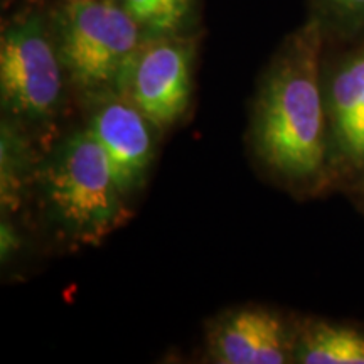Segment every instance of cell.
<instances>
[{
	"instance_id": "obj_10",
	"label": "cell",
	"mask_w": 364,
	"mask_h": 364,
	"mask_svg": "<svg viewBox=\"0 0 364 364\" xmlns=\"http://www.w3.org/2000/svg\"><path fill=\"white\" fill-rule=\"evenodd\" d=\"M122 4L154 38L174 36L193 7V0H122Z\"/></svg>"
},
{
	"instance_id": "obj_6",
	"label": "cell",
	"mask_w": 364,
	"mask_h": 364,
	"mask_svg": "<svg viewBox=\"0 0 364 364\" xmlns=\"http://www.w3.org/2000/svg\"><path fill=\"white\" fill-rule=\"evenodd\" d=\"M150 120L129 98L112 91L95 112L90 130L110 161L122 193H129L142 179L152 159Z\"/></svg>"
},
{
	"instance_id": "obj_8",
	"label": "cell",
	"mask_w": 364,
	"mask_h": 364,
	"mask_svg": "<svg viewBox=\"0 0 364 364\" xmlns=\"http://www.w3.org/2000/svg\"><path fill=\"white\" fill-rule=\"evenodd\" d=\"M326 98L332 140L339 156L364 117V44L341 59Z\"/></svg>"
},
{
	"instance_id": "obj_1",
	"label": "cell",
	"mask_w": 364,
	"mask_h": 364,
	"mask_svg": "<svg viewBox=\"0 0 364 364\" xmlns=\"http://www.w3.org/2000/svg\"><path fill=\"white\" fill-rule=\"evenodd\" d=\"M326 27L312 17L282 46L257 110L262 156L290 179H312L326 162L327 108L321 88Z\"/></svg>"
},
{
	"instance_id": "obj_7",
	"label": "cell",
	"mask_w": 364,
	"mask_h": 364,
	"mask_svg": "<svg viewBox=\"0 0 364 364\" xmlns=\"http://www.w3.org/2000/svg\"><path fill=\"white\" fill-rule=\"evenodd\" d=\"M211 354L223 364H282L290 356L280 318L267 311H241L225 318L211 336Z\"/></svg>"
},
{
	"instance_id": "obj_5",
	"label": "cell",
	"mask_w": 364,
	"mask_h": 364,
	"mask_svg": "<svg viewBox=\"0 0 364 364\" xmlns=\"http://www.w3.org/2000/svg\"><path fill=\"white\" fill-rule=\"evenodd\" d=\"M194 46L172 36L144 43L132 63L120 95L156 127H171L188 110L193 91Z\"/></svg>"
},
{
	"instance_id": "obj_3",
	"label": "cell",
	"mask_w": 364,
	"mask_h": 364,
	"mask_svg": "<svg viewBox=\"0 0 364 364\" xmlns=\"http://www.w3.org/2000/svg\"><path fill=\"white\" fill-rule=\"evenodd\" d=\"M49 201L86 240L102 238L127 218L107 154L91 134L71 135L44 171Z\"/></svg>"
},
{
	"instance_id": "obj_2",
	"label": "cell",
	"mask_w": 364,
	"mask_h": 364,
	"mask_svg": "<svg viewBox=\"0 0 364 364\" xmlns=\"http://www.w3.org/2000/svg\"><path fill=\"white\" fill-rule=\"evenodd\" d=\"M124 4L70 0L56 16V48L71 83L88 93H120L144 41Z\"/></svg>"
},
{
	"instance_id": "obj_9",
	"label": "cell",
	"mask_w": 364,
	"mask_h": 364,
	"mask_svg": "<svg viewBox=\"0 0 364 364\" xmlns=\"http://www.w3.org/2000/svg\"><path fill=\"white\" fill-rule=\"evenodd\" d=\"M295 356L304 364H364V332L317 322L302 334Z\"/></svg>"
},
{
	"instance_id": "obj_11",
	"label": "cell",
	"mask_w": 364,
	"mask_h": 364,
	"mask_svg": "<svg viewBox=\"0 0 364 364\" xmlns=\"http://www.w3.org/2000/svg\"><path fill=\"white\" fill-rule=\"evenodd\" d=\"M327 17L344 33L364 29V0H318Z\"/></svg>"
},
{
	"instance_id": "obj_12",
	"label": "cell",
	"mask_w": 364,
	"mask_h": 364,
	"mask_svg": "<svg viewBox=\"0 0 364 364\" xmlns=\"http://www.w3.org/2000/svg\"><path fill=\"white\" fill-rule=\"evenodd\" d=\"M339 157L353 166H364V117L351 140L339 152Z\"/></svg>"
},
{
	"instance_id": "obj_4",
	"label": "cell",
	"mask_w": 364,
	"mask_h": 364,
	"mask_svg": "<svg viewBox=\"0 0 364 364\" xmlns=\"http://www.w3.org/2000/svg\"><path fill=\"white\" fill-rule=\"evenodd\" d=\"M61 58L46 34L38 14L17 17L0 39V86L14 112L48 118L56 110L63 88Z\"/></svg>"
}]
</instances>
